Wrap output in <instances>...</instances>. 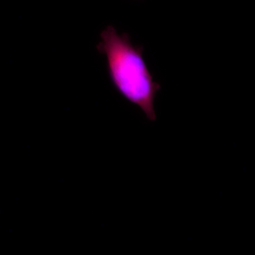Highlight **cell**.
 Returning <instances> with one entry per match:
<instances>
[{
    "mask_svg": "<svg viewBox=\"0 0 255 255\" xmlns=\"http://www.w3.org/2000/svg\"><path fill=\"white\" fill-rule=\"evenodd\" d=\"M97 50L107 57L111 81L117 91L140 107L150 122L157 119L154 101L160 90L154 81L143 57L141 46H135L128 35L119 34L112 26L100 35Z\"/></svg>",
    "mask_w": 255,
    "mask_h": 255,
    "instance_id": "6da1fadb",
    "label": "cell"
}]
</instances>
